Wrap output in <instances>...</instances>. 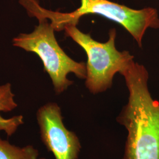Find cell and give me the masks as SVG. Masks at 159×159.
Instances as JSON below:
<instances>
[{
    "mask_svg": "<svg viewBox=\"0 0 159 159\" xmlns=\"http://www.w3.org/2000/svg\"><path fill=\"white\" fill-rule=\"evenodd\" d=\"M121 75L129 94L117 117L127 132L123 159H159V102L148 90V70L133 60Z\"/></svg>",
    "mask_w": 159,
    "mask_h": 159,
    "instance_id": "6da1fadb",
    "label": "cell"
},
{
    "mask_svg": "<svg viewBox=\"0 0 159 159\" xmlns=\"http://www.w3.org/2000/svg\"><path fill=\"white\" fill-rule=\"evenodd\" d=\"M31 14L50 21L55 31H60L69 25H77L80 18L87 14H96L119 24L129 33L139 47L148 29H159V12L153 7L135 10L108 0H81V5L75 11L63 13L52 11L36 3Z\"/></svg>",
    "mask_w": 159,
    "mask_h": 159,
    "instance_id": "7a4b0ae2",
    "label": "cell"
},
{
    "mask_svg": "<svg viewBox=\"0 0 159 159\" xmlns=\"http://www.w3.org/2000/svg\"><path fill=\"white\" fill-rule=\"evenodd\" d=\"M64 30L65 35L79 45L87 54L85 85L93 94L110 89L114 75L121 74L134 60L129 51H119L116 48L115 29L109 30L108 39L105 43L94 40L90 34L81 31L77 25H69Z\"/></svg>",
    "mask_w": 159,
    "mask_h": 159,
    "instance_id": "3957f363",
    "label": "cell"
},
{
    "mask_svg": "<svg viewBox=\"0 0 159 159\" xmlns=\"http://www.w3.org/2000/svg\"><path fill=\"white\" fill-rule=\"evenodd\" d=\"M39 24L29 34H19L13 39V45L25 51L33 52L40 57L49 75L57 94L66 90L73 81L68 79L70 73L80 79L86 77V64L77 62L63 51L56 39L55 30L48 20L37 18Z\"/></svg>",
    "mask_w": 159,
    "mask_h": 159,
    "instance_id": "277c9868",
    "label": "cell"
},
{
    "mask_svg": "<svg viewBox=\"0 0 159 159\" xmlns=\"http://www.w3.org/2000/svg\"><path fill=\"white\" fill-rule=\"evenodd\" d=\"M41 140L56 159H77L81 146L74 132L63 123L61 108L57 103L48 102L37 112Z\"/></svg>",
    "mask_w": 159,
    "mask_h": 159,
    "instance_id": "5b68a950",
    "label": "cell"
},
{
    "mask_svg": "<svg viewBox=\"0 0 159 159\" xmlns=\"http://www.w3.org/2000/svg\"><path fill=\"white\" fill-rule=\"evenodd\" d=\"M39 152L31 145L20 148L0 138V159H39Z\"/></svg>",
    "mask_w": 159,
    "mask_h": 159,
    "instance_id": "8992f818",
    "label": "cell"
},
{
    "mask_svg": "<svg viewBox=\"0 0 159 159\" xmlns=\"http://www.w3.org/2000/svg\"><path fill=\"white\" fill-rule=\"evenodd\" d=\"M17 107L11 84L7 83L0 85V111L9 112Z\"/></svg>",
    "mask_w": 159,
    "mask_h": 159,
    "instance_id": "52a82bcc",
    "label": "cell"
},
{
    "mask_svg": "<svg viewBox=\"0 0 159 159\" xmlns=\"http://www.w3.org/2000/svg\"><path fill=\"white\" fill-rule=\"evenodd\" d=\"M23 123L22 116H16L8 119H4L0 116V131H4L8 136H11L18 126Z\"/></svg>",
    "mask_w": 159,
    "mask_h": 159,
    "instance_id": "ba28073f",
    "label": "cell"
},
{
    "mask_svg": "<svg viewBox=\"0 0 159 159\" xmlns=\"http://www.w3.org/2000/svg\"><path fill=\"white\" fill-rule=\"evenodd\" d=\"M39 159H46L45 158H39Z\"/></svg>",
    "mask_w": 159,
    "mask_h": 159,
    "instance_id": "9c48e42d",
    "label": "cell"
}]
</instances>
